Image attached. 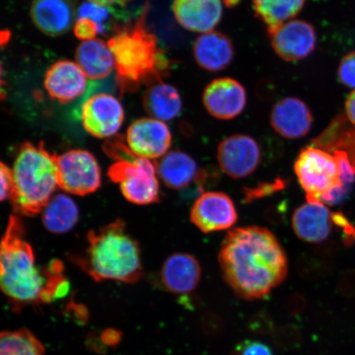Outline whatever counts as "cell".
Listing matches in <instances>:
<instances>
[{
	"mask_svg": "<svg viewBox=\"0 0 355 355\" xmlns=\"http://www.w3.org/2000/svg\"><path fill=\"white\" fill-rule=\"evenodd\" d=\"M190 220L203 233L228 230L236 223L238 214L232 199L221 192H207L195 201Z\"/></svg>",
	"mask_w": 355,
	"mask_h": 355,
	"instance_id": "8fae6325",
	"label": "cell"
},
{
	"mask_svg": "<svg viewBox=\"0 0 355 355\" xmlns=\"http://www.w3.org/2000/svg\"><path fill=\"white\" fill-rule=\"evenodd\" d=\"M85 254L73 261L96 282L135 283L143 277L139 243L116 220L87 234Z\"/></svg>",
	"mask_w": 355,
	"mask_h": 355,
	"instance_id": "277c9868",
	"label": "cell"
},
{
	"mask_svg": "<svg viewBox=\"0 0 355 355\" xmlns=\"http://www.w3.org/2000/svg\"><path fill=\"white\" fill-rule=\"evenodd\" d=\"M58 186L78 196L96 192L101 184L98 162L92 153L81 149L57 155Z\"/></svg>",
	"mask_w": 355,
	"mask_h": 355,
	"instance_id": "ba28073f",
	"label": "cell"
},
{
	"mask_svg": "<svg viewBox=\"0 0 355 355\" xmlns=\"http://www.w3.org/2000/svg\"><path fill=\"white\" fill-rule=\"evenodd\" d=\"M234 46L227 35L220 32L204 33L196 40L193 55L197 64L208 72H219L232 64Z\"/></svg>",
	"mask_w": 355,
	"mask_h": 355,
	"instance_id": "7402d4cb",
	"label": "cell"
},
{
	"mask_svg": "<svg viewBox=\"0 0 355 355\" xmlns=\"http://www.w3.org/2000/svg\"><path fill=\"white\" fill-rule=\"evenodd\" d=\"M76 63L87 78L102 80L108 78L115 69V61L108 43L101 39H93L79 44Z\"/></svg>",
	"mask_w": 355,
	"mask_h": 355,
	"instance_id": "603a6c76",
	"label": "cell"
},
{
	"mask_svg": "<svg viewBox=\"0 0 355 355\" xmlns=\"http://www.w3.org/2000/svg\"><path fill=\"white\" fill-rule=\"evenodd\" d=\"M332 214L321 201L307 202L292 216V227L297 237L307 243H320L329 237Z\"/></svg>",
	"mask_w": 355,
	"mask_h": 355,
	"instance_id": "ac0fdd59",
	"label": "cell"
},
{
	"mask_svg": "<svg viewBox=\"0 0 355 355\" xmlns=\"http://www.w3.org/2000/svg\"><path fill=\"white\" fill-rule=\"evenodd\" d=\"M285 182L282 180H277L274 183L261 184L259 187L252 189H246L244 191L247 202H252L259 198L272 194L278 190H282L285 187Z\"/></svg>",
	"mask_w": 355,
	"mask_h": 355,
	"instance_id": "836d02e7",
	"label": "cell"
},
{
	"mask_svg": "<svg viewBox=\"0 0 355 355\" xmlns=\"http://www.w3.org/2000/svg\"><path fill=\"white\" fill-rule=\"evenodd\" d=\"M173 12L184 28L193 33L211 32L222 16L220 0H175Z\"/></svg>",
	"mask_w": 355,
	"mask_h": 355,
	"instance_id": "d6986e66",
	"label": "cell"
},
{
	"mask_svg": "<svg viewBox=\"0 0 355 355\" xmlns=\"http://www.w3.org/2000/svg\"><path fill=\"white\" fill-rule=\"evenodd\" d=\"M345 111L349 122L355 125V91L346 100Z\"/></svg>",
	"mask_w": 355,
	"mask_h": 355,
	"instance_id": "d590c367",
	"label": "cell"
},
{
	"mask_svg": "<svg viewBox=\"0 0 355 355\" xmlns=\"http://www.w3.org/2000/svg\"><path fill=\"white\" fill-rule=\"evenodd\" d=\"M202 101L211 116L227 121L237 117L245 108L246 91L236 80L217 78L206 87Z\"/></svg>",
	"mask_w": 355,
	"mask_h": 355,
	"instance_id": "5bb4252c",
	"label": "cell"
},
{
	"mask_svg": "<svg viewBox=\"0 0 355 355\" xmlns=\"http://www.w3.org/2000/svg\"><path fill=\"white\" fill-rule=\"evenodd\" d=\"M295 172L307 202L321 201L335 205L347 194L341 186L338 164L334 155L315 146L301 150Z\"/></svg>",
	"mask_w": 355,
	"mask_h": 355,
	"instance_id": "8992f818",
	"label": "cell"
},
{
	"mask_svg": "<svg viewBox=\"0 0 355 355\" xmlns=\"http://www.w3.org/2000/svg\"><path fill=\"white\" fill-rule=\"evenodd\" d=\"M31 16L42 33L58 37L68 33L73 24V4L70 0H34Z\"/></svg>",
	"mask_w": 355,
	"mask_h": 355,
	"instance_id": "44dd1931",
	"label": "cell"
},
{
	"mask_svg": "<svg viewBox=\"0 0 355 355\" xmlns=\"http://www.w3.org/2000/svg\"><path fill=\"white\" fill-rule=\"evenodd\" d=\"M157 175L168 188L180 190L193 182L204 183L206 172L200 171L193 158L181 150H173L155 161Z\"/></svg>",
	"mask_w": 355,
	"mask_h": 355,
	"instance_id": "ffe728a7",
	"label": "cell"
},
{
	"mask_svg": "<svg viewBox=\"0 0 355 355\" xmlns=\"http://www.w3.org/2000/svg\"><path fill=\"white\" fill-rule=\"evenodd\" d=\"M79 218L73 200L65 194L53 196L42 211V222L49 232L64 234L72 230Z\"/></svg>",
	"mask_w": 355,
	"mask_h": 355,
	"instance_id": "484cf974",
	"label": "cell"
},
{
	"mask_svg": "<svg viewBox=\"0 0 355 355\" xmlns=\"http://www.w3.org/2000/svg\"><path fill=\"white\" fill-rule=\"evenodd\" d=\"M218 261L226 283L241 298H265L285 281L288 259L276 235L260 226L235 228L221 243Z\"/></svg>",
	"mask_w": 355,
	"mask_h": 355,
	"instance_id": "6da1fadb",
	"label": "cell"
},
{
	"mask_svg": "<svg viewBox=\"0 0 355 355\" xmlns=\"http://www.w3.org/2000/svg\"><path fill=\"white\" fill-rule=\"evenodd\" d=\"M337 75L340 83L345 86L355 88V51L343 58Z\"/></svg>",
	"mask_w": 355,
	"mask_h": 355,
	"instance_id": "1f68e13d",
	"label": "cell"
},
{
	"mask_svg": "<svg viewBox=\"0 0 355 355\" xmlns=\"http://www.w3.org/2000/svg\"><path fill=\"white\" fill-rule=\"evenodd\" d=\"M73 33L78 39L83 42L90 41L96 39V35L99 34V28L95 21L80 17L75 22Z\"/></svg>",
	"mask_w": 355,
	"mask_h": 355,
	"instance_id": "d6a6232c",
	"label": "cell"
},
{
	"mask_svg": "<svg viewBox=\"0 0 355 355\" xmlns=\"http://www.w3.org/2000/svg\"><path fill=\"white\" fill-rule=\"evenodd\" d=\"M349 121L345 115H339L313 143V146L327 153L343 150L355 167V127Z\"/></svg>",
	"mask_w": 355,
	"mask_h": 355,
	"instance_id": "d4e9b609",
	"label": "cell"
},
{
	"mask_svg": "<svg viewBox=\"0 0 355 355\" xmlns=\"http://www.w3.org/2000/svg\"><path fill=\"white\" fill-rule=\"evenodd\" d=\"M44 87L52 99L67 104L85 94L87 76L75 62L60 60L47 70Z\"/></svg>",
	"mask_w": 355,
	"mask_h": 355,
	"instance_id": "9a60e30c",
	"label": "cell"
},
{
	"mask_svg": "<svg viewBox=\"0 0 355 355\" xmlns=\"http://www.w3.org/2000/svg\"><path fill=\"white\" fill-rule=\"evenodd\" d=\"M270 121L278 135L287 139H299L312 128L313 114L303 101L287 97L274 105Z\"/></svg>",
	"mask_w": 355,
	"mask_h": 355,
	"instance_id": "2e32d148",
	"label": "cell"
},
{
	"mask_svg": "<svg viewBox=\"0 0 355 355\" xmlns=\"http://www.w3.org/2000/svg\"><path fill=\"white\" fill-rule=\"evenodd\" d=\"M111 13L112 10H110V7L87 1L79 7L78 16V19L83 17L95 21L98 26L99 33L104 34L107 31V22Z\"/></svg>",
	"mask_w": 355,
	"mask_h": 355,
	"instance_id": "f1b7e54d",
	"label": "cell"
},
{
	"mask_svg": "<svg viewBox=\"0 0 355 355\" xmlns=\"http://www.w3.org/2000/svg\"><path fill=\"white\" fill-rule=\"evenodd\" d=\"M80 119L86 131L96 139H111L121 130L124 110L116 97L97 93L83 101Z\"/></svg>",
	"mask_w": 355,
	"mask_h": 355,
	"instance_id": "9c48e42d",
	"label": "cell"
},
{
	"mask_svg": "<svg viewBox=\"0 0 355 355\" xmlns=\"http://www.w3.org/2000/svg\"><path fill=\"white\" fill-rule=\"evenodd\" d=\"M144 109L150 118L161 121L175 119L181 112L182 101L177 89L168 84H154L146 92Z\"/></svg>",
	"mask_w": 355,
	"mask_h": 355,
	"instance_id": "cb8c5ba5",
	"label": "cell"
},
{
	"mask_svg": "<svg viewBox=\"0 0 355 355\" xmlns=\"http://www.w3.org/2000/svg\"><path fill=\"white\" fill-rule=\"evenodd\" d=\"M202 268L196 257L184 252L168 257L164 263L159 279L166 291L175 295H188L197 288Z\"/></svg>",
	"mask_w": 355,
	"mask_h": 355,
	"instance_id": "e0dca14e",
	"label": "cell"
},
{
	"mask_svg": "<svg viewBox=\"0 0 355 355\" xmlns=\"http://www.w3.org/2000/svg\"><path fill=\"white\" fill-rule=\"evenodd\" d=\"M0 284L13 307L51 303L67 295L69 285L63 276V264L54 261L38 268L24 224L11 216L1 242Z\"/></svg>",
	"mask_w": 355,
	"mask_h": 355,
	"instance_id": "7a4b0ae2",
	"label": "cell"
},
{
	"mask_svg": "<svg viewBox=\"0 0 355 355\" xmlns=\"http://www.w3.org/2000/svg\"><path fill=\"white\" fill-rule=\"evenodd\" d=\"M305 2L306 0H252L256 15L268 26V32L298 15Z\"/></svg>",
	"mask_w": 355,
	"mask_h": 355,
	"instance_id": "4316f807",
	"label": "cell"
},
{
	"mask_svg": "<svg viewBox=\"0 0 355 355\" xmlns=\"http://www.w3.org/2000/svg\"><path fill=\"white\" fill-rule=\"evenodd\" d=\"M333 155L338 164L341 186L345 192L348 193L355 180V167L350 162L348 155L343 150H336Z\"/></svg>",
	"mask_w": 355,
	"mask_h": 355,
	"instance_id": "f546056e",
	"label": "cell"
},
{
	"mask_svg": "<svg viewBox=\"0 0 355 355\" xmlns=\"http://www.w3.org/2000/svg\"><path fill=\"white\" fill-rule=\"evenodd\" d=\"M275 52L282 60L299 61L307 58L316 47L313 26L303 20H292L268 31Z\"/></svg>",
	"mask_w": 355,
	"mask_h": 355,
	"instance_id": "7c38bea8",
	"label": "cell"
},
{
	"mask_svg": "<svg viewBox=\"0 0 355 355\" xmlns=\"http://www.w3.org/2000/svg\"><path fill=\"white\" fill-rule=\"evenodd\" d=\"M93 3L101 4V6L112 7V6H124L128 0H88Z\"/></svg>",
	"mask_w": 355,
	"mask_h": 355,
	"instance_id": "8d00e7d4",
	"label": "cell"
},
{
	"mask_svg": "<svg viewBox=\"0 0 355 355\" xmlns=\"http://www.w3.org/2000/svg\"><path fill=\"white\" fill-rule=\"evenodd\" d=\"M261 159L259 144L247 135L226 137L217 149V161L221 171L233 179H242L252 175L259 168Z\"/></svg>",
	"mask_w": 355,
	"mask_h": 355,
	"instance_id": "30bf717a",
	"label": "cell"
},
{
	"mask_svg": "<svg viewBox=\"0 0 355 355\" xmlns=\"http://www.w3.org/2000/svg\"><path fill=\"white\" fill-rule=\"evenodd\" d=\"M13 190L10 201L16 214L34 216L42 212L58 186L57 155L43 144H22L12 168Z\"/></svg>",
	"mask_w": 355,
	"mask_h": 355,
	"instance_id": "5b68a950",
	"label": "cell"
},
{
	"mask_svg": "<svg viewBox=\"0 0 355 355\" xmlns=\"http://www.w3.org/2000/svg\"><path fill=\"white\" fill-rule=\"evenodd\" d=\"M44 346L28 329L3 331L0 339V355H43Z\"/></svg>",
	"mask_w": 355,
	"mask_h": 355,
	"instance_id": "83f0119b",
	"label": "cell"
},
{
	"mask_svg": "<svg viewBox=\"0 0 355 355\" xmlns=\"http://www.w3.org/2000/svg\"><path fill=\"white\" fill-rule=\"evenodd\" d=\"M13 190L12 168L1 163V198L2 201L10 200Z\"/></svg>",
	"mask_w": 355,
	"mask_h": 355,
	"instance_id": "e575fe53",
	"label": "cell"
},
{
	"mask_svg": "<svg viewBox=\"0 0 355 355\" xmlns=\"http://www.w3.org/2000/svg\"><path fill=\"white\" fill-rule=\"evenodd\" d=\"M126 143L137 157L161 159L168 153L172 143L170 128L158 119H140L128 128Z\"/></svg>",
	"mask_w": 355,
	"mask_h": 355,
	"instance_id": "4fadbf2b",
	"label": "cell"
},
{
	"mask_svg": "<svg viewBox=\"0 0 355 355\" xmlns=\"http://www.w3.org/2000/svg\"><path fill=\"white\" fill-rule=\"evenodd\" d=\"M108 176L119 184L123 197L137 205H148L159 202V185L155 163L150 159L130 157L117 159L110 166Z\"/></svg>",
	"mask_w": 355,
	"mask_h": 355,
	"instance_id": "52a82bcc",
	"label": "cell"
},
{
	"mask_svg": "<svg viewBox=\"0 0 355 355\" xmlns=\"http://www.w3.org/2000/svg\"><path fill=\"white\" fill-rule=\"evenodd\" d=\"M148 13L146 6L135 24L117 29L107 42L121 92L162 83L170 69V61L159 48L157 38L146 28Z\"/></svg>",
	"mask_w": 355,
	"mask_h": 355,
	"instance_id": "3957f363",
	"label": "cell"
},
{
	"mask_svg": "<svg viewBox=\"0 0 355 355\" xmlns=\"http://www.w3.org/2000/svg\"><path fill=\"white\" fill-rule=\"evenodd\" d=\"M232 355H274L268 345L254 340H245L235 346Z\"/></svg>",
	"mask_w": 355,
	"mask_h": 355,
	"instance_id": "4dcf8cb0",
	"label": "cell"
}]
</instances>
